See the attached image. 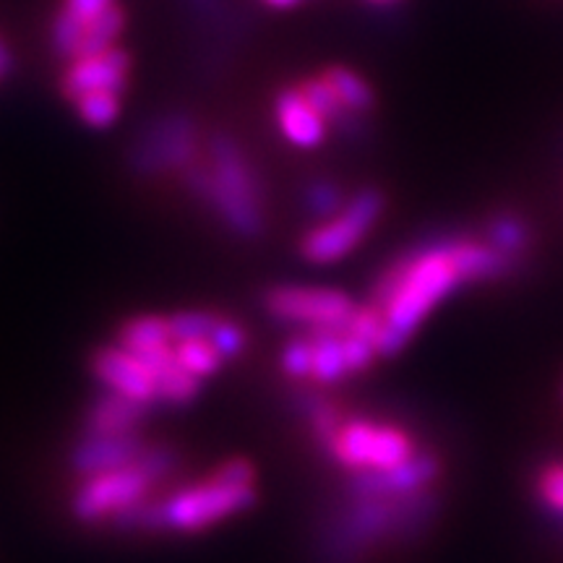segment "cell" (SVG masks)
Wrapping results in <instances>:
<instances>
[{
    "label": "cell",
    "instance_id": "cell-7",
    "mask_svg": "<svg viewBox=\"0 0 563 563\" xmlns=\"http://www.w3.org/2000/svg\"><path fill=\"white\" fill-rule=\"evenodd\" d=\"M199 152V131L186 112L162 115L133 141L129 162L139 175L154 178L165 173H183L196 162Z\"/></svg>",
    "mask_w": 563,
    "mask_h": 563
},
{
    "label": "cell",
    "instance_id": "cell-29",
    "mask_svg": "<svg viewBox=\"0 0 563 563\" xmlns=\"http://www.w3.org/2000/svg\"><path fill=\"white\" fill-rule=\"evenodd\" d=\"M209 342L214 344L217 352H220L222 361H235V357L245 350V332L235 321L220 319L214 323V329H211Z\"/></svg>",
    "mask_w": 563,
    "mask_h": 563
},
{
    "label": "cell",
    "instance_id": "cell-12",
    "mask_svg": "<svg viewBox=\"0 0 563 563\" xmlns=\"http://www.w3.org/2000/svg\"><path fill=\"white\" fill-rule=\"evenodd\" d=\"M146 449L139 433H89L70 452V467L79 477L129 467Z\"/></svg>",
    "mask_w": 563,
    "mask_h": 563
},
{
    "label": "cell",
    "instance_id": "cell-21",
    "mask_svg": "<svg viewBox=\"0 0 563 563\" xmlns=\"http://www.w3.org/2000/svg\"><path fill=\"white\" fill-rule=\"evenodd\" d=\"M175 357L178 363L186 368L191 376L196 378H209L214 376L217 371L222 368V355L214 350V344L209 340H183V342H173Z\"/></svg>",
    "mask_w": 563,
    "mask_h": 563
},
{
    "label": "cell",
    "instance_id": "cell-24",
    "mask_svg": "<svg viewBox=\"0 0 563 563\" xmlns=\"http://www.w3.org/2000/svg\"><path fill=\"white\" fill-rule=\"evenodd\" d=\"M344 201H347V196L342 194V188L336 186L334 180H313L311 186L306 188V211L308 214H313L316 220H329V217H334L336 211L344 207Z\"/></svg>",
    "mask_w": 563,
    "mask_h": 563
},
{
    "label": "cell",
    "instance_id": "cell-13",
    "mask_svg": "<svg viewBox=\"0 0 563 563\" xmlns=\"http://www.w3.org/2000/svg\"><path fill=\"white\" fill-rule=\"evenodd\" d=\"M125 76H129V55L118 47H110L100 55H89V58H76L74 66L63 76V97L76 102L79 97L89 95V91L125 89Z\"/></svg>",
    "mask_w": 563,
    "mask_h": 563
},
{
    "label": "cell",
    "instance_id": "cell-35",
    "mask_svg": "<svg viewBox=\"0 0 563 563\" xmlns=\"http://www.w3.org/2000/svg\"><path fill=\"white\" fill-rule=\"evenodd\" d=\"M194 3L196 5H201V9H214V3H217V0H194Z\"/></svg>",
    "mask_w": 563,
    "mask_h": 563
},
{
    "label": "cell",
    "instance_id": "cell-27",
    "mask_svg": "<svg viewBox=\"0 0 563 563\" xmlns=\"http://www.w3.org/2000/svg\"><path fill=\"white\" fill-rule=\"evenodd\" d=\"M279 365L290 378H300V382L302 378H311V373H313L311 334L306 332L302 336H292V340L285 344V350H282Z\"/></svg>",
    "mask_w": 563,
    "mask_h": 563
},
{
    "label": "cell",
    "instance_id": "cell-11",
    "mask_svg": "<svg viewBox=\"0 0 563 563\" xmlns=\"http://www.w3.org/2000/svg\"><path fill=\"white\" fill-rule=\"evenodd\" d=\"M91 373L97 376L108 391L123 394V397L139 399L144 405H157V382H154L152 371L141 363V357L133 355L131 350L121 344H110L95 352L91 357Z\"/></svg>",
    "mask_w": 563,
    "mask_h": 563
},
{
    "label": "cell",
    "instance_id": "cell-17",
    "mask_svg": "<svg viewBox=\"0 0 563 563\" xmlns=\"http://www.w3.org/2000/svg\"><path fill=\"white\" fill-rule=\"evenodd\" d=\"M313 342V373L316 384H336L344 376L355 373L350 361L347 344L342 332H308Z\"/></svg>",
    "mask_w": 563,
    "mask_h": 563
},
{
    "label": "cell",
    "instance_id": "cell-36",
    "mask_svg": "<svg viewBox=\"0 0 563 563\" xmlns=\"http://www.w3.org/2000/svg\"><path fill=\"white\" fill-rule=\"evenodd\" d=\"M368 3H376V5H384V3H394V0H368Z\"/></svg>",
    "mask_w": 563,
    "mask_h": 563
},
{
    "label": "cell",
    "instance_id": "cell-20",
    "mask_svg": "<svg viewBox=\"0 0 563 563\" xmlns=\"http://www.w3.org/2000/svg\"><path fill=\"white\" fill-rule=\"evenodd\" d=\"M123 11L118 9L115 3L110 9H104L100 16H95L84 26V37L79 51H76V58H89V55H100L110 51L115 45V40L121 37L123 32ZM74 58V60H76Z\"/></svg>",
    "mask_w": 563,
    "mask_h": 563
},
{
    "label": "cell",
    "instance_id": "cell-25",
    "mask_svg": "<svg viewBox=\"0 0 563 563\" xmlns=\"http://www.w3.org/2000/svg\"><path fill=\"white\" fill-rule=\"evenodd\" d=\"M534 493L540 504L563 519V462H548L534 477Z\"/></svg>",
    "mask_w": 563,
    "mask_h": 563
},
{
    "label": "cell",
    "instance_id": "cell-33",
    "mask_svg": "<svg viewBox=\"0 0 563 563\" xmlns=\"http://www.w3.org/2000/svg\"><path fill=\"white\" fill-rule=\"evenodd\" d=\"M9 70H11V53L5 51L3 42H0V79H3V76L9 74Z\"/></svg>",
    "mask_w": 563,
    "mask_h": 563
},
{
    "label": "cell",
    "instance_id": "cell-14",
    "mask_svg": "<svg viewBox=\"0 0 563 563\" xmlns=\"http://www.w3.org/2000/svg\"><path fill=\"white\" fill-rule=\"evenodd\" d=\"M274 115H277L279 131L290 144L300 150H313L327 139V118L306 100L300 87L282 89L274 100Z\"/></svg>",
    "mask_w": 563,
    "mask_h": 563
},
{
    "label": "cell",
    "instance_id": "cell-8",
    "mask_svg": "<svg viewBox=\"0 0 563 563\" xmlns=\"http://www.w3.org/2000/svg\"><path fill=\"white\" fill-rule=\"evenodd\" d=\"M264 306L272 319L295 323L308 332H342L361 308L340 290L302 285L272 287Z\"/></svg>",
    "mask_w": 563,
    "mask_h": 563
},
{
    "label": "cell",
    "instance_id": "cell-5",
    "mask_svg": "<svg viewBox=\"0 0 563 563\" xmlns=\"http://www.w3.org/2000/svg\"><path fill=\"white\" fill-rule=\"evenodd\" d=\"M327 452L350 473H363V470H386L410 460L418 452V443L402 428L361 418L342 420Z\"/></svg>",
    "mask_w": 563,
    "mask_h": 563
},
{
    "label": "cell",
    "instance_id": "cell-6",
    "mask_svg": "<svg viewBox=\"0 0 563 563\" xmlns=\"http://www.w3.org/2000/svg\"><path fill=\"white\" fill-rule=\"evenodd\" d=\"M384 196L376 188H363L334 217L316 224L300 241V253L311 264H334L357 249L365 235H368L378 217L384 214Z\"/></svg>",
    "mask_w": 563,
    "mask_h": 563
},
{
    "label": "cell",
    "instance_id": "cell-18",
    "mask_svg": "<svg viewBox=\"0 0 563 563\" xmlns=\"http://www.w3.org/2000/svg\"><path fill=\"white\" fill-rule=\"evenodd\" d=\"M323 79L332 84L336 100L342 102V108L361 112V115H368V112L376 108V91H373L371 84L365 81L361 74H355V70L334 66L323 70Z\"/></svg>",
    "mask_w": 563,
    "mask_h": 563
},
{
    "label": "cell",
    "instance_id": "cell-34",
    "mask_svg": "<svg viewBox=\"0 0 563 563\" xmlns=\"http://www.w3.org/2000/svg\"><path fill=\"white\" fill-rule=\"evenodd\" d=\"M266 5H272V9H292V5H298L300 0H264Z\"/></svg>",
    "mask_w": 563,
    "mask_h": 563
},
{
    "label": "cell",
    "instance_id": "cell-22",
    "mask_svg": "<svg viewBox=\"0 0 563 563\" xmlns=\"http://www.w3.org/2000/svg\"><path fill=\"white\" fill-rule=\"evenodd\" d=\"M300 415L311 422V431L323 449L329 446L336 428L342 426V415L336 410V405L332 399L319 397V394H306V397L300 399Z\"/></svg>",
    "mask_w": 563,
    "mask_h": 563
},
{
    "label": "cell",
    "instance_id": "cell-28",
    "mask_svg": "<svg viewBox=\"0 0 563 563\" xmlns=\"http://www.w3.org/2000/svg\"><path fill=\"white\" fill-rule=\"evenodd\" d=\"M300 91H302V95H306V100L311 102L313 108L319 110L323 118H327L329 123H334V118L340 115V112L344 110L342 102L336 100L332 84L323 79V76H319V79L302 81V84H300Z\"/></svg>",
    "mask_w": 563,
    "mask_h": 563
},
{
    "label": "cell",
    "instance_id": "cell-23",
    "mask_svg": "<svg viewBox=\"0 0 563 563\" xmlns=\"http://www.w3.org/2000/svg\"><path fill=\"white\" fill-rule=\"evenodd\" d=\"M74 104L79 110L81 121L91 125V129H108V125L115 123L118 112H121V91H89V95L79 97Z\"/></svg>",
    "mask_w": 563,
    "mask_h": 563
},
{
    "label": "cell",
    "instance_id": "cell-31",
    "mask_svg": "<svg viewBox=\"0 0 563 563\" xmlns=\"http://www.w3.org/2000/svg\"><path fill=\"white\" fill-rule=\"evenodd\" d=\"M211 475L220 477V481H224V483L256 485V470H253V464L249 460H230V462H224Z\"/></svg>",
    "mask_w": 563,
    "mask_h": 563
},
{
    "label": "cell",
    "instance_id": "cell-4",
    "mask_svg": "<svg viewBox=\"0 0 563 563\" xmlns=\"http://www.w3.org/2000/svg\"><path fill=\"white\" fill-rule=\"evenodd\" d=\"M256 498V485L224 483L211 475L209 481L175 490L162 501L144 498L115 514L112 525L125 532H201L249 511Z\"/></svg>",
    "mask_w": 563,
    "mask_h": 563
},
{
    "label": "cell",
    "instance_id": "cell-30",
    "mask_svg": "<svg viewBox=\"0 0 563 563\" xmlns=\"http://www.w3.org/2000/svg\"><path fill=\"white\" fill-rule=\"evenodd\" d=\"M136 462L154 483H159L173 473V467L178 464V454L170 446H146Z\"/></svg>",
    "mask_w": 563,
    "mask_h": 563
},
{
    "label": "cell",
    "instance_id": "cell-10",
    "mask_svg": "<svg viewBox=\"0 0 563 563\" xmlns=\"http://www.w3.org/2000/svg\"><path fill=\"white\" fill-rule=\"evenodd\" d=\"M441 475V460L433 452L418 449L410 460L394 464L386 470H363L352 473L344 483L347 496H407L422 488H431Z\"/></svg>",
    "mask_w": 563,
    "mask_h": 563
},
{
    "label": "cell",
    "instance_id": "cell-16",
    "mask_svg": "<svg viewBox=\"0 0 563 563\" xmlns=\"http://www.w3.org/2000/svg\"><path fill=\"white\" fill-rule=\"evenodd\" d=\"M483 241L501 251L504 256L522 264L527 251L532 249V224L519 211H496L485 220Z\"/></svg>",
    "mask_w": 563,
    "mask_h": 563
},
{
    "label": "cell",
    "instance_id": "cell-3",
    "mask_svg": "<svg viewBox=\"0 0 563 563\" xmlns=\"http://www.w3.org/2000/svg\"><path fill=\"white\" fill-rule=\"evenodd\" d=\"M188 191L214 209V214L235 235H262L264 214V183L245 157L243 146L228 133H214L207 146V162H194L183 170Z\"/></svg>",
    "mask_w": 563,
    "mask_h": 563
},
{
    "label": "cell",
    "instance_id": "cell-2",
    "mask_svg": "<svg viewBox=\"0 0 563 563\" xmlns=\"http://www.w3.org/2000/svg\"><path fill=\"white\" fill-rule=\"evenodd\" d=\"M441 496L422 488L407 496H347L319 532L321 563H361L382 543H415L435 525Z\"/></svg>",
    "mask_w": 563,
    "mask_h": 563
},
{
    "label": "cell",
    "instance_id": "cell-19",
    "mask_svg": "<svg viewBox=\"0 0 563 563\" xmlns=\"http://www.w3.org/2000/svg\"><path fill=\"white\" fill-rule=\"evenodd\" d=\"M170 342V321L165 316H139V319L125 321L118 334V344L131 352H144Z\"/></svg>",
    "mask_w": 563,
    "mask_h": 563
},
{
    "label": "cell",
    "instance_id": "cell-26",
    "mask_svg": "<svg viewBox=\"0 0 563 563\" xmlns=\"http://www.w3.org/2000/svg\"><path fill=\"white\" fill-rule=\"evenodd\" d=\"M170 336L173 342L183 340H209L211 329L220 321V316L211 311H180L170 316Z\"/></svg>",
    "mask_w": 563,
    "mask_h": 563
},
{
    "label": "cell",
    "instance_id": "cell-15",
    "mask_svg": "<svg viewBox=\"0 0 563 563\" xmlns=\"http://www.w3.org/2000/svg\"><path fill=\"white\" fill-rule=\"evenodd\" d=\"M152 405L139 402V399L123 397V394L108 391L89 407L87 431L89 433H139L144 426Z\"/></svg>",
    "mask_w": 563,
    "mask_h": 563
},
{
    "label": "cell",
    "instance_id": "cell-32",
    "mask_svg": "<svg viewBox=\"0 0 563 563\" xmlns=\"http://www.w3.org/2000/svg\"><path fill=\"white\" fill-rule=\"evenodd\" d=\"M112 0H66V9L70 16H76L79 21H84V24H89L91 19L100 16V13L104 9H110Z\"/></svg>",
    "mask_w": 563,
    "mask_h": 563
},
{
    "label": "cell",
    "instance_id": "cell-9",
    "mask_svg": "<svg viewBox=\"0 0 563 563\" xmlns=\"http://www.w3.org/2000/svg\"><path fill=\"white\" fill-rule=\"evenodd\" d=\"M154 485L157 483L139 467V462L121 470H110V473L84 477L79 490L74 493L70 511L84 525L102 522V519H112L129 506L150 498Z\"/></svg>",
    "mask_w": 563,
    "mask_h": 563
},
{
    "label": "cell",
    "instance_id": "cell-1",
    "mask_svg": "<svg viewBox=\"0 0 563 563\" xmlns=\"http://www.w3.org/2000/svg\"><path fill=\"white\" fill-rule=\"evenodd\" d=\"M522 264L483 238L462 232L428 238L399 253L376 277L371 306L382 313L378 355H397L456 287L498 282Z\"/></svg>",
    "mask_w": 563,
    "mask_h": 563
}]
</instances>
